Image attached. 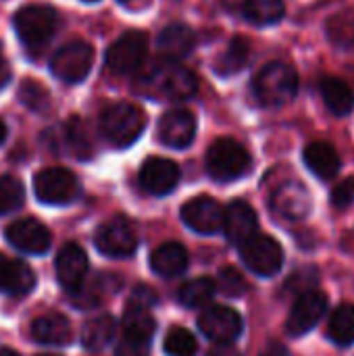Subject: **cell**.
<instances>
[{
    "label": "cell",
    "mask_w": 354,
    "mask_h": 356,
    "mask_svg": "<svg viewBox=\"0 0 354 356\" xmlns=\"http://www.w3.org/2000/svg\"><path fill=\"white\" fill-rule=\"evenodd\" d=\"M136 90L154 100H188L198 90V77L188 67L163 58L140 71Z\"/></svg>",
    "instance_id": "obj_1"
},
{
    "label": "cell",
    "mask_w": 354,
    "mask_h": 356,
    "mask_svg": "<svg viewBox=\"0 0 354 356\" xmlns=\"http://www.w3.org/2000/svg\"><path fill=\"white\" fill-rule=\"evenodd\" d=\"M252 92L263 106H284L298 94V73L284 60H271L257 73Z\"/></svg>",
    "instance_id": "obj_2"
},
{
    "label": "cell",
    "mask_w": 354,
    "mask_h": 356,
    "mask_svg": "<svg viewBox=\"0 0 354 356\" xmlns=\"http://www.w3.org/2000/svg\"><path fill=\"white\" fill-rule=\"evenodd\" d=\"M58 15L46 4H27L15 13V29L29 52H42L54 38Z\"/></svg>",
    "instance_id": "obj_3"
},
{
    "label": "cell",
    "mask_w": 354,
    "mask_h": 356,
    "mask_svg": "<svg viewBox=\"0 0 354 356\" xmlns=\"http://www.w3.org/2000/svg\"><path fill=\"white\" fill-rule=\"evenodd\" d=\"M144 127V113L129 102H115L106 106L100 115V131L117 148L131 146L142 136Z\"/></svg>",
    "instance_id": "obj_4"
},
{
    "label": "cell",
    "mask_w": 354,
    "mask_h": 356,
    "mask_svg": "<svg viewBox=\"0 0 354 356\" xmlns=\"http://www.w3.org/2000/svg\"><path fill=\"white\" fill-rule=\"evenodd\" d=\"M250 165L248 150L232 138H219L207 152V171L215 181H236L250 171Z\"/></svg>",
    "instance_id": "obj_5"
},
{
    "label": "cell",
    "mask_w": 354,
    "mask_h": 356,
    "mask_svg": "<svg viewBox=\"0 0 354 356\" xmlns=\"http://www.w3.org/2000/svg\"><path fill=\"white\" fill-rule=\"evenodd\" d=\"M94 65V48L81 40H73L56 50L50 60V71L65 83H79L88 77Z\"/></svg>",
    "instance_id": "obj_6"
},
{
    "label": "cell",
    "mask_w": 354,
    "mask_h": 356,
    "mask_svg": "<svg viewBox=\"0 0 354 356\" xmlns=\"http://www.w3.org/2000/svg\"><path fill=\"white\" fill-rule=\"evenodd\" d=\"M240 257L244 265L261 277L275 275L284 265V248L267 234H255L240 244Z\"/></svg>",
    "instance_id": "obj_7"
},
{
    "label": "cell",
    "mask_w": 354,
    "mask_h": 356,
    "mask_svg": "<svg viewBox=\"0 0 354 356\" xmlns=\"http://www.w3.org/2000/svg\"><path fill=\"white\" fill-rule=\"evenodd\" d=\"M33 192L40 202L58 207V204H69L77 198L79 184L69 169L48 167L33 177Z\"/></svg>",
    "instance_id": "obj_8"
},
{
    "label": "cell",
    "mask_w": 354,
    "mask_h": 356,
    "mask_svg": "<svg viewBox=\"0 0 354 356\" xmlns=\"http://www.w3.org/2000/svg\"><path fill=\"white\" fill-rule=\"evenodd\" d=\"M148 52V38L142 31H125L106 50V67L117 75L134 73L142 67Z\"/></svg>",
    "instance_id": "obj_9"
},
{
    "label": "cell",
    "mask_w": 354,
    "mask_h": 356,
    "mask_svg": "<svg viewBox=\"0 0 354 356\" xmlns=\"http://www.w3.org/2000/svg\"><path fill=\"white\" fill-rule=\"evenodd\" d=\"M96 248L111 259H127L138 248V236L127 219H111L96 232Z\"/></svg>",
    "instance_id": "obj_10"
},
{
    "label": "cell",
    "mask_w": 354,
    "mask_h": 356,
    "mask_svg": "<svg viewBox=\"0 0 354 356\" xmlns=\"http://www.w3.org/2000/svg\"><path fill=\"white\" fill-rule=\"evenodd\" d=\"M328 296L319 290H311L303 296H298L290 309L288 321H286V332L294 338L309 334L325 315L328 311Z\"/></svg>",
    "instance_id": "obj_11"
},
{
    "label": "cell",
    "mask_w": 354,
    "mask_h": 356,
    "mask_svg": "<svg viewBox=\"0 0 354 356\" xmlns=\"http://www.w3.org/2000/svg\"><path fill=\"white\" fill-rule=\"evenodd\" d=\"M198 327L209 340L217 344H232L242 334V317L230 307H209L200 315Z\"/></svg>",
    "instance_id": "obj_12"
},
{
    "label": "cell",
    "mask_w": 354,
    "mask_h": 356,
    "mask_svg": "<svg viewBox=\"0 0 354 356\" xmlns=\"http://www.w3.org/2000/svg\"><path fill=\"white\" fill-rule=\"evenodd\" d=\"M184 223L196 234H217L223 227V209L211 196H198L182 207Z\"/></svg>",
    "instance_id": "obj_13"
},
{
    "label": "cell",
    "mask_w": 354,
    "mask_h": 356,
    "mask_svg": "<svg viewBox=\"0 0 354 356\" xmlns=\"http://www.w3.org/2000/svg\"><path fill=\"white\" fill-rule=\"evenodd\" d=\"M6 240L10 246L25 254H44L50 248V232L35 219H19L6 227Z\"/></svg>",
    "instance_id": "obj_14"
},
{
    "label": "cell",
    "mask_w": 354,
    "mask_h": 356,
    "mask_svg": "<svg viewBox=\"0 0 354 356\" xmlns=\"http://www.w3.org/2000/svg\"><path fill=\"white\" fill-rule=\"evenodd\" d=\"M196 136V119L190 111L173 108L165 113L159 121V140L175 150H182L192 144Z\"/></svg>",
    "instance_id": "obj_15"
},
{
    "label": "cell",
    "mask_w": 354,
    "mask_h": 356,
    "mask_svg": "<svg viewBox=\"0 0 354 356\" xmlns=\"http://www.w3.org/2000/svg\"><path fill=\"white\" fill-rule=\"evenodd\" d=\"M179 181V167L163 156L148 159L140 169V186L152 196H165L175 190Z\"/></svg>",
    "instance_id": "obj_16"
},
{
    "label": "cell",
    "mask_w": 354,
    "mask_h": 356,
    "mask_svg": "<svg viewBox=\"0 0 354 356\" xmlns=\"http://www.w3.org/2000/svg\"><path fill=\"white\" fill-rule=\"evenodd\" d=\"M88 275V257L77 244H67L56 257V277L67 292H77Z\"/></svg>",
    "instance_id": "obj_17"
},
{
    "label": "cell",
    "mask_w": 354,
    "mask_h": 356,
    "mask_svg": "<svg viewBox=\"0 0 354 356\" xmlns=\"http://www.w3.org/2000/svg\"><path fill=\"white\" fill-rule=\"evenodd\" d=\"M223 232L227 240L236 246L244 244L257 234V213L244 200H234L223 211Z\"/></svg>",
    "instance_id": "obj_18"
},
{
    "label": "cell",
    "mask_w": 354,
    "mask_h": 356,
    "mask_svg": "<svg viewBox=\"0 0 354 356\" xmlns=\"http://www.w3.org/2000/svg\"><path fill=\"white\" fill-rule=\"evenodd\" d=\"M273 211L286 219H303L311 211V196L307 188L300 181H286L282 184L273 198H271Z\"/></svg>",
    "instance_id": "obj_19"
},
{
    "label": "cell",
    "mask_w": 354,
    "mask_h": 356,
    "mask_svg": "<svg viewBox=\"0 0 354 356\" xmlns=\"http://www.w3.org/2000/svg\"><path fill=\"white\" fill-rule=\"evenodd\" d=\"M303 161L309 167V171L323 181L334 179L340 171V165H342L340 154L328 142H311L303 152Z\"/></svg>",
    "instance_id": "obj_20"
},
{
    "label": "cell",
    "mask_w": 354,
    "mask_h": 356,
    "mask_svg": "<svg viewBox=\"0 0 354 356\" xmlns=\"http://www.w3.org/2000/svg\"><path fill=\"white\" fill-rule=\"evenodd\" d=\"M319 94L328 111L336 117H348L354 111V90L336 75H323L319 79Z\"/></svg>",
    "instance_id": "obj_21"
},
{
    "label": "cell",
    "mask_w": 354,
    "mask_h": 356,
    "mask_svg": "<svg viewBox=\"0 0 354 356\" xmlns=\"http://www.w3.org/2000/svg\"><path fill=\"white\" fill-rule=\"evenodd\" d=\"M156 46H159V50H161V54L165 58H171V60L184 58V56H188L194 50L196 35H194V31L188 25H184V23H171V25H167L159 33Z\"/></svg>",
    "instance_id": "obj_22"
},
{
    "label": "cell",
    "mask_w": 354,
    "mask_h": 356,
    "mask_svg": "<svg viewBox=\"0 0 354 356\" xmlns=\"http://www.w3.org/2000/svg\"><path fill=\"white\" fill-rule=\"evenodd\" d=\"M35 284L33 271L23 261H8L0 257V292L10 296H25Z\"/></svg>",
    "instance_id": "obj_23"
},
{
    "label": "cell",
    "mask_w": 354,
    "mask_h": 356,
    "mask_svg": "<svg viewBox=\"0 0 354 356\" xmlns=\"http://www.w3.org/2000/svg\"><path fill=\"white\" fill-rule=\"evenodd\" d=\"M31 334L40 344L67 346L71 342V323L67 317H63L58 313H48L33 321Z\"/></svg>",
    "instance_id": "obj_24"
},
{
    "label": "cell",
    "mask_w": 354,
    "mask_h": 356,
    "mask_svg": "<svg viewBox=\"0 0 354 356\" xmlns=\"http://www.w3.org/2000/svg\"><path fill=\"white\" fill-rule=\"evenodd\" d=\"M150 267L154 273L161 277H175L182 275L188 267V252L182 244L177 242H167L161 244L152 254H150Z\"/></svg>",
    "instance_id": "obj_25"
},
{
    "label": "cell",
    "mask_w": 354,
    "mask_h": 356,
    "mask_svg": "<svg viewBox=\"0 0 354 356\" xmlns=\"http://www.w3.org/2000/svg\"><path fill=\"white\" fill-rule=\"evenodd\" d=\"M154 330H156V323H154V317L150 315V309L129 302L123 315V336L131 340H140V342H150Z\"/></svg>",
    "instance_id": "obj_26"
},
{
    "label": "cell",
    "mask_w": 354,
    "mask_h": 356,
    "mask_svg": "<svg viewBox=\"0 0 354 356\" xmlns=\"http://www.w3.org/2000/svg\"><path fill=\"white\" fill-rule=\"evenodd\" d=\"M325 38L340 50L353 52L354 50V10H340L332 15L325 25Z\"/></svg>",
    "instance_id": "obj_27"
},
{
    "label": "cell",
    "mask_w": 354,
    "mask_h": 356,
    "mask_svg": "<svg viewBox=\"0 0 354 356\" xmlns=\"http://www.w3.org/2000/svg\"><path fill=\"white\" fill-rule=\"evenodd\" d=\"M284 0H244V17L259 27L275 25L284 19Z\"/></svg>",
    "instance_id": "obj_28"
},
{
    "label": "cell",
    "mask_w": 354,
    "mask_h": 356,
    "mask_svg": "<svg viewBox=\"0 0 354 356\" xmlns=\"http://www.w3.org/2000/svg\"><path fill=\"white\" fill-rule=\"evenodd\" d=\"M248 60H250V44L244 38H234L227 44L225 52L217 58L215 69L219 75L230 77V75L240 73L248 65Z\"/></svg>",
    "instance_id": "obj_29"
},
{
    "label": "cell",
    "mask_w": 354,
    "mask_h": 356,
    "mask_svg": "<svg viewBox=\"0 0 354 356\" xmlns=\"http://www.w3.org/2000/svg\"><path fill=\"white\" fill-rule=\"evenodd\" d=\"M115 330H117V323L111 315H102V317L88 321L83 327V334H81L83 348H88L92 353L102 350L115 338Z\"/></svg>",
    "instance_id": "obj_30"
},
{
    "label": "cell",
    "mask_w": 354,
    "mask_h": 356,
    "mask_svg": "<svg viewBox=\"0 0 354 356\" xmlns=\"http://www.w3.org/2000/svg\"><path fill=\"white\" fill-rule=\"evenodd\" d=\"M328 336L338 346H351L354 342V307L340 305L328 325Z\"/></svg>",
    "instance_id": "obj_31"
},
{
    "label": "cell",
    "mask_w": 354,
    "mask_h": 356,
    "mask_svg": "<svg viewBox=\"0 0 354 356\" xmlns=\"http://www.w3.org/2000/svg\"><path fill=\"white\" fill-rule=\"evenodd\" d=\"M217 292V286L213 280L209 277H198V280H190L182 286L179 290V302L188 309H198V307H207L213 296Z\"/></svg>",
    "instance_id": "obj_32"
},
{
    "label": "cell",
    "mask_w": 354,
    "mask_h": 356,
    "mask_svg": "<svg viewBox=\"0 0 354 356\" xmlns=\"http://www.w3.org/2000/svg\"><path fill=\"white\" fill-rule=\"evenodd\" d=\"M65 138H67V144L71 146V150L79 159H90V154H92V138H90V131L83 125L81 119L73 117L71 121H67Z\"/></svg>",
    "instance_id": "obj_33"
},
{
    "label": "cell",
    "mask_w": 354,
    "mask_h": 356,
    "mask_svg": "<svg viewBox=\"0 0 354 356\" xmlns=\"http://www.w3.org/2000/svg\"><path fill=\"white\" fill-rule=\"evenodd\" d=\"M163 348H165L167 356H196L198 353V344H196L194 336L184 327H173L165 336Z\"/></svg>",
    "instance_id": "obj_34"
},
{
    "label": "cell",
    "mask_w": 354,
    "mask_h": 356,
    "mask_svg": "<svg viewBox=\"0 0 354 356\" xmlns=\"http://www.w3.org/2000/svg\"><path fill=\"white\" fill-rule=\"evenodd\" d=\"M19 100L35 113H46L50 108V96L46 88L33 79H25L19 88Z\"/></svg>",
    "instance_id": "obj_35"
},
{
    "label": "cell",
    "mask_w": 354,
    "mask_h": 356,
    "mask_svg": "<svg viewBox=\"0 0 354 356\" xmlns=\"http://www.w3.org/2000/svg\"><path fill=\"white\" fill-rule=\"evenodd\" d=\"M25 200V190L19 179L10 175L0 177V215L17 211Z\"/></svg>",
    "instance_id": "obj_36"
},
{
    "label": "cell",
    "mask_w": 354,
    "mask_h": 356,
    "mask_svg": "<svg viewBox=\"0 0 354 356\" xmlns=\"http://www.w3.org/2000/svg\"><path fill=\"white\" fill-rule=\"evenodd\" d=\"M317 282H319L317 269H315V267H303V269L294 271V273L288 277V282H286V286H284V292H286V294H294V296H303V294L315 290Z\"/></svg>",
    "instance_id": "obj_37"
},
{
    "label": "cell",
    "mask_w": 354,
    "mask_h": 356,
    "mask_svg": "<svg viewBox=\"0 0 354 356\" xmlns=\"http://www.w3.org/2000/svg\"><path fill=\"white\" fill-rule=\"evenodd\" d=\"M215 286H217L225 296H232V298H238V296L246 294V290H248V284H246L244 275H242L238 269H234V267L221 269L219 282H217Z\"/></svg>",
    "instance_id": "obj_38"
},
{
    "label": "cell",
    "mask_w": 354,
    "mask_h": 356,
    "mask_svg": "<svg viewBox=\"0 0 354 356\" xmlns=\"http://www.w3.org/2000/svg\"><path fill=\"white\" fill-rule=\"evenodd\" d=\"M354 202V177H348L344 181H340L334 190H332V204L336 209H346Z\"/></svg>",
    "instance_id": "obj_39"
},
{
    "label": "cell",
    "mask_w": 354,
    "mask_h": 356,
    "mask_svg": "<svg viewBox=\"0 0 354 356\" xmlns=\"http://www.w3.org/2000/svg\"><path fill=\"white\" fill-rule=\"evenodd\" d=\"M148 355V342H140V340H131L125 338L119 342L117 346V356H146Z\"/></svg>",
    "instance_id": "obj_40"
},
{
    "label": "cell",
    "mask_w": 354,
    "mask_h": 356,
    "mask_svg": "<svg viewBox=\"0 0 354 356\" xmlns=\"http://www.w3.org/2000/svg\"><path fill=\"white\" fill-rule=\"evenodd\" d=\"M261 356H290V353H288V348H286L284 344L271 342V344L265 346V350L261 353Z\"/></svg>",
    "instance_id": "obj_41"
},
{
    "label": "cell",
    "mask_w": 354,
    "mask_h": 356,
    "mask_svg": "<svg viewBox=\"0 0 354 356\" xmlns=\"http://www.w3.org/2000/svg\"><path fill=\"white\" fill-rule=\"evenodd\" d=\"M207 356H242L236 348H232L230 344H219V348H213Z\"/></svg>",
    "instance_id": "obj_42"
},
{
    "label": "cell",
    "mask_w": 354,
    "mask_h": 356,
    "mask_svg": "<svg viewBox=\"0 0 354 356\" xmlns=\"http://www.w3.org/2000/svg\"><path fill=\"white\" fill-rule=\"evenodd\" d=\"M8 79H10V67H8V63L2 58V52H0V90L8 83Z\"/></svg>",
    "instance_id": "obj_43"
},
{
    "label": "cell",
    "mask_w": 354,
    "mask_h": 356,
    "mask_svg": "<svg viewBox=\"0 0 354 356\" xmlns=\"http://www.w3.org/2000/svg\"><path fill=\"white\" fill-rule=\"evenodd\" d=\"M4 138H6V125H4L2 119H0V144L4 142Z\"/></svg>",
    "instance_id": "obj_44"
},
{
    "label": "cell",
    "mask_w": 354,
    "mask_h": 356,
    "mask_svg": "<svg viewBox=\"0 0 354 356\" xmlns=\"http://www.w3.org/2000/svg\"><path fill=\"white\" fill-rule=\"evenodd\" d=\"M0 356H21L19 353H15V350H10V348H4V350H0Z\"/></svg>",
    "instance_id": "obj_45"
},
{
    "label": "cell",
    "mask_w": 354,
    "mask_h": 356,
    "mask_svg": "<svg viewBox=\"0 0 354 356\" xmlns=\"http://www.w3.org/2000/svg\"><path fill=\"white\" fill-rule=\"evenodd\" d=\"M121 2H125V4H134L136 0H121Z\"/></svg>",
    "instance_id": "obj_46"
},
{
    "label": "cell",
    "mask_w": 354,
    "mask_h": 356,
    "mask_svg": "<svg viewBox=\"0 0 354 356\" xmlns=\"http://www.w3.org/2000/svg\"><path fill=\"white\" fill-rule=\"evenodd\" d=\"M83 2H96V0H83Z\"/></svg>",
    "instance_id": "obj_47"
},
{
    "label": "cell",
    "mask_w": 354,
    "mask_h": 356,
    "mask_svg": "<svg viewBox=\"0 0 354 356\" xmlns=\"http://www.w3.org/2000/svg\"><path fill=\"white\" fill-rule=\"evenodd\" d=\"M40 356H54V355H40Z\"/></svg>",
    "instance_id": "obj_48"
}]
</instances>
